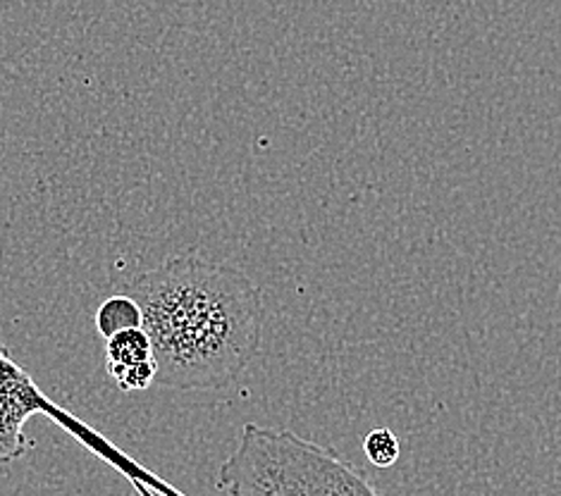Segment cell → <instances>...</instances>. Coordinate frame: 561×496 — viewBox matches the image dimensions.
Returning a JSON list of instances; mask_svg holds the SVG:
<instances>
[{
    "instance_id": "cell-4",
    "label": "cell",
    "mask_w": 561,
    "mask_h": 496,
    "mask_svg": "<svg viewBox=\"0 0 561 496\" xmlns=\"http://www.w3.org/2000/svg\"><path fill=\"white\" fill-rule=\"evenodd\" d=\"M146 364H153V346L149 334L141 327L115 334V337L105 344V370L108 372Z\"/></svg>"
},
{
    "instance_id": "cell-1",
    "label": "cell",
    "mask_w": 561,
    "mask_h": 496,
    "mask_svg": "<svg viewBox=\"0 0 561 496\" xmlns=\"http://www.w3.org/2000/svg\"><path fill=\"white\" fill-rule=\"evenodd\" d=\"M127 297L137 301L151 339L158 387H230L259 354L263 293L237 267L178 256L131 279Z\"/></svg>"
},
{
    "instance_id": "cell-3",
    "label": "cell",
    "mask_w": 561,
    "mask_h": 496,
    "mask_svg": "<svg viewBox=\"0 0 561 496\" xmlns=\"http://www.w3.org/2000/svg\"><path fill=\"white\" fill-rule=\"evenodd\" d=\"M46 401L30 372L0 344V465L22 459L32 449L24 425L34 413L48 406Z\"/></svg>"
},
{
    "instance_id": "cell-5",
    "label": "cell",
    "mask_w": 561,
    "mask_h": 496,
    "mask_svg": "<svg viewBox=\"0 0 561 496\" xmlns=\"http://www.w3.org/2000/svg\"><path fill=\"white\" fill-rule=\"evenodd\" d=\"M141 327V311L137 301L127 297V293H119V297L105 299L99 311H96V330L101 337L108 342L115 334H123L129 330Z\"/></svg>"
},
{
    "instance_id": "cell-6",
    "label": "cell",
    "mask_w": 561,
    "mask_h": 496,
    "mask_svg": "<svg viewBox=\"0 0 561 496\" xmlns=\"http://www.w3.org/2000/svg\"><path fill=\"white\" fill-rule=\"evenodd\" d=\"M364 453L370 465L392 468L399 461L402 447H399V439L392 430H387V427H376V430H370L364 437Z\"/></svg>"
},
{
    "instance_id": "cell-2",
    "label": "cell",
    "mask_w": 561,
    "mask_h": 496,
    "mask_svg": "<svg viewBox=\"0 0 561 496\" xmlns=\"http://www.w3.org/2000/svg\"><path fill=\"white\" fill-rule=\"evenodd\" d=\"M227 496H380L364 471L335 449L291 430L244 425L220 471Z\"/></svg>"
}]
</instances>
